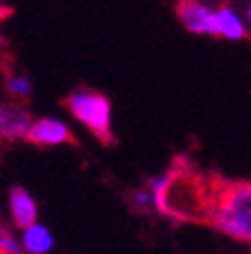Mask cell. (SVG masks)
Wrapping results in <instances>:
<instances>
[{"label": "cell", "instance_id": "obj_1", "mask_svg": "<svg viewBox=\"0 0 251 254\" xmlns=\"http://www.w3.org/2000/svg\"><path fill=\"white\" fill-rule=\"evenodd\" d=\"M215 175L197 170L188 161H177L172 170L152 182L154 204L167 218L210 225Z\"/></svg>", "mask_w": 251, "mask_h": 254}, {"label": "cell", "instance_id": "obj_10", "mask_svg": "<svg viewBox=\"0 0 251 254\" xmlns=\"http://www.w3.org/2000/svg\"><path fill=\"white\" fill-rule=\"evenodd\" d=\"M0 250H5L7 254H23L21 245L16 243V238L5 227H0Z\"/></svg>", "mask_w": 251, "mask_h": 254}, {"label": "cell", "instance_id": "obj_12", "mask_svg": "<svg viewBox=\"0 0 251 254\" xmlns=\"http://www.w3.org/2000/svg\"><path fill=\"white\" fill-rule=\"evenodd\" d=\"M0 254H7V252H5V250H0Z\"/></svg>", "mask_w": 251, "mask_h": 254}, {"label": "cell", "instance_id": "obj_9", "mask_svg": "<svg viewBox=\"0 0 251 254\" xmlns=\"http://www.w3.org/2000/svg\"><path fill=\"white\" fill-rule=\"evenodd\" d=\"M23 243H25V250L30 254H46L50 250V245H52V236L41 225H32V227L25 229Z\"/></svg>", "mask_w": 251, "mask_h": 254}, {"label": "cell", "instance_id": "obj_6", "mask_svg": "<svg viewBox=\"0 0 251 254\" xmlns=\"http://www.w3.org/2000/svg\"><path fill=\"white\" fill-rule=\"evenodd\" d=\"M9 206L11 216L18 229H27L32 225H37V204L32 200V195L21 186H14L9 193Z\"/></svg>", "mask_w": 251, "mask_h": 254}, {"label": "cell", "instance_id": "obj_2", "mask_svg": "<svg viewBox=\"0 0 251 254\" xmlns=\"http://www.w3.org/2000/svg\"><path fill=\"white\" fill-rule=\"evenodd\" d=\"M210 227L224 232L226 236L249 243L251 241V184L229 182L215 175L213 211Z\"/></svg>", "mask_w": 251, "mask_h": 254}, {"label": "cell", "instance_id": "obj_4", "mask_svg": "<svg viewBox=\"0 0 251 254\" xmlns=\"http://www.w3.org/2000/svg\"><path fill=\"white\" fill-rule=\"evenodd\" d=\"M179 18L190 32L197 34H217L215 27V11L204 7L199 0H179L177 2Z\"/></svg>", "mask_w": 251, "mask_h": 254}, {"label": "cell", "instance_id": "obj_8", "mask_svg": "<svg viewBox=\"0 0 251 254\" xmlns=\"http://www.w3.org/2000/svg\"><path fill=\"white\" fill-rule=\"evenodd\" d=\"M215 27H217V34L233 39V41L245 37V25H242L240 16L236 11H231L229 7H222V9L215 11Z\"/></svg>", "mask_w": 251, "mask_h": 254}, {"label": "cell", "instance_id": "obj_11", "mask_svg": "<svg viewBox=\"0 0 251 254\" xmlns=\"http://www.w3.org/2000/svg\"><path fill=\"white\" fill-rule=\"evenodd\" d=\"M7 89L14 95H27L32 91V84L27 77H9L7 79Z\"/></svg>", "mask_w": 251, "mask_h": 254}, {"label": "cell", "instance_id": "obj_3", "mask_svg": "<svg viewBox=\"0 0 251 254\" xmlns=\"http://www.w3.org/2000/svg\"><path fill=\"white\" fill-rule=\"evenodd\" d=\"M66 107L100 141L111 143V138H113L111 136V105L104 95L91 93V91H77L66 100Z\"/></svg>", "mask_w": 251, "mask_h": 254}, {"label": "cell", "instance_id": "obj_7", "mask_svg": "<svg viewBox=\"0 0 251 254\" xmlns=\"http://www.w3.org/2000/svg\"><path fill=\"white\" fill-rule=\"evenodd\" d=\"M32 125L30 116L18 107H2L0 105V138L16 141L27 134V127Z\"/></svg>", "mask_w": 251, "mask_h": 254}, {"label": "cell", "instance_id": "obj_5", "mask_svg": "<svg viewBox=\"0 0 251 254\" xmlns=\"http://www.w3.org/2000/svg\"><path fill=\"white\" fill-rule=\"evenodd\" d=\"M25 138L34 145H59V143H75L73 134L61 121L54 118H41L27 127Z\"/></svg>", "mask_w": 251, "mask_h": 254}]
</instances>
